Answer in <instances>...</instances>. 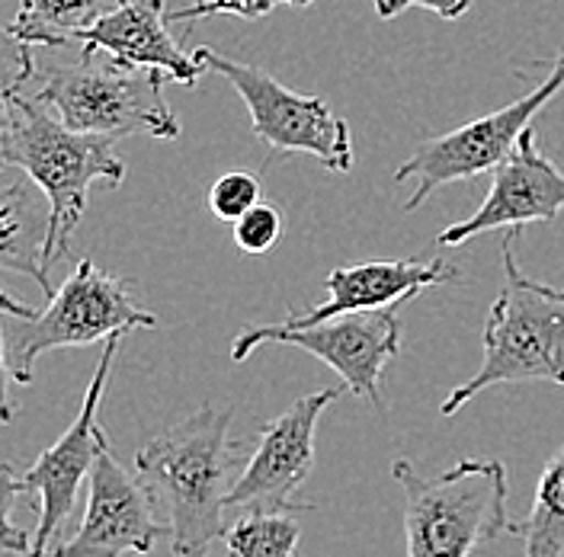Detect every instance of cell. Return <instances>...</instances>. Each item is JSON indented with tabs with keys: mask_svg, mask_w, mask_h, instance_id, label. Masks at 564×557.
<instances>
[{
	"mask_svg": "<svg viewBox=\"0 0 564 557\" xmlns=\"http://www.w3.org/2000/svg\"><path fill=\"white\" fill-rule=\"evenodd\" d=\"M0 154L10 167L23 171L48 203L45 244L39 256V285L45 295H52L48 273L62 256H68L70 234L84 218L90 186L100 179L119 186L126 179V164L116 154L112 139L70 129L58 119L55 109L13 87L3 90Z\"/></svg>",
	"mask_w": 564,
	"mask_h": 557,
	"instance_id": "cell-1",
	"label": "cell"
},
{
	"mask_svg": "<svg viewBox=\"0 0 564 557\" xmlns=\"http://www.w3.org/2000/svg\"><path fill=\"white\" fill-rule=\"evenodd\" d=\"M231 419L235 411L203 404L135 455V471L167 513L176 557L215 555L228 528V496L245 468Z\"/></svg>",
	"mask_w": 564,
	"mask_h": 557,
	"instance_id": "cell-2",
	"label": "cell"
},
{
	"mask_svg": "<svg viewBox=\"0 0 564 557\" xmlns=\"http://www.w3.org/2000/svg\"><path fill=\"white\" fill-rule=\"evenodd\" d=\"M17 74L7 87L30 94L58 112V119L87 135L104 139H180V119L164 97V70L126 65L106 52L80 48L77 62L35 65L33 45H20Z\"/></svg>",
	"mask_w": 564,
	"mask_h": 557,
	"instance_id": "cell-3",
	"label": "cell"
},
{
	"mask_svg": "<svg viewBox=\"0 0 564 557\" xmlns=\"http://www.w3.org/2000/svg\"><path fill=\"white\" fill-rule=\"evenodd\" d=\"M520 234V228H507L500 241L507 282L485 317V359L478 372L440 404L443 417L458 414L471 397L497 384H564V288L520 273L513 253Z\"/></svg>",
	"mask_w": 564,
	"mask_h": 557,
	"instance_id": "cell-4",
	"label": "cell"
},
{
	"mask_svg": "<svg viewBox=\"0 0 564 557\" xmlns=\"http://www.w3.org/2000/svg\"><path fill=\"white\" fill-rule=\"evenodd\" d=\"M391 474L404 490L408 557H471L510 535L503 461L462 458L426 478L408 458H398Z\"/></svg>",
	"mask_w": 564,
	"mask_h": 557,
	"instance_id": "cell-5",
	"label": "cell"
},
{
	"mask_svg": "<svg viewBox=\"0 0 564 557\" xmlns=\"http://www.w3.org/2000/svg\"><path fill=\"white\" fill-rule=\"evenodd\" d=\"M129 278L109 276L80 260L70 276L48 295L45 312L17 317L7 327V375L33 384L35 359L42 352L106 343L116 334L158 327V317L132 298Z\"/></svg>",
	"mask_w": 564,
	"mask_h": 557,
	"instance_id": "cell-6",
	"label": "cell"
},
{
	"mask_svg": "<svg viewBox=\"0 0 564 557\" xmlns=\"http://www.w3.org/2000/svg\"><path fill=\"white\" fill-rule=\"evenodd\" d=\"M398 312L401 305L376 308V312L334 314L324 320H299L289 314L285 320L247 327L245 334H238L231 343V359L245 362L253 349L267 347V343L305 349L321 362H327L344 379V387L350 394L366 397L382 414L386 401L379 394V379L401 349Z\"/></svg>",
	"mask_w": 564,
	"mask_h": 557,
	"instance_id": "cell-7",
	"label": "cell"
},
{
	"mask_svg": "<svg viewBox=\"0 0 564 557\" xmlns=\"http://www.w3.org/2000/svg\"><path fill=\"white\" fill-rule=\"evenodd\" d=\"M206 70L225 77L250 112L253 135L276 154H312L327 171L347 174L352 167L350 122L337 116L321 97L295 94L273 74L245 62L225 58L209 45L193 52Z\"/></svg>",
	"mask_w": 564,
	"mask_h": 557,
	"instance_id": "cell-8",
	"label": "cell"
},
{
	"mask_svg": "<svg viewBox=\"0 0 564 557\" xmlns=\"http://www.w3.org/2000/svg\"><path fill=\"white\" fill-rule=\"evenodd\" d=\"M564 90V52L555 58L552 70L542 84H535L529 94L510 106L488 112L456 132L436 135L417 144V151L394 171V183L414 179V193L408 196L404 211L421 209L423 203L458 179H471L478 174L497 171L503 157L520 144L523 132L532 129V119L552 103Z\"/></svg>",
	"mask_w": 564,
	"mask_h": 557,
	"instance_id": "cell-9",
	"label": "cell"
},
{
	"mask_svg": "<svg viewBox=\"0 0 564 557\" xmlns=\"http://www.w3.org/2000/svg\"><path fill=\"white\" fill-rule=\"evenodd\" d=\"M126 334L109 337L104 347V356L94 369V379L87 384V394L80 401V411L68 429L58 436L55 446H48L45 452L35 458L33 465L17 474L13 468H3V474L13 481V488L20 493H33L39 503V525L33 535V551L30 557H42L48 548H55V538L62 532V525L74 516L77 506V490L90 478L97 458L104 452L106 433L100 429V404H104L106 384L112 375V362Z\"/></svg>",
	"mask_w": 564,
	"mask_h": 557,
	"instance_id": "cell-10",
	"label": "cell"
},
{
	"mask_svg": "<svg viewBox=\"0 0 564 557\" xmlns=\"http://www.w3.org/2000/svg\"><path fill=\"white\" fill-rule=\"evenodd\" d=\"M337 394L340 387L302 394L289 411L260 429L228 496L231 510H315L312 503L295 500V493L315 468L317 419L337 401Z\"/></svg>",
	"mask_w": 564,
	"mask_h": 557,
	"instance_id": "cell-11",
	"label": "cell"
},
{
	"mask_svg": "<svg viewBox=\"0 0 564 557\" xmlns=\"http://www.w3.org/2000/svg\"><path fill=\"white\" fill-rule=\"evenodd\" d=\"M167 528L154 513V493L106 446L87 488V510L74 538L42 557H126L151 555Z\"/></svg>",
	"mask_w": 564,
	"mask_h": 557,
	"instance_id": "cell-12",
	"label": "cell"
},
{
	"mask_svg": "<svg viewBox=\"0 0 564 557\" xmlns=\"http://www.w3.org/2000/svg\"><path fill=\"white\" fill-rule=\"evenodd\" d=\"M564 211V171L542 154L535 132L527 129L520 144L494 171V183L475 215L449 225L436 244L462 247L494 228H527L532 221H555Z\"/></svg>",
	"mask_w": 564,
	"mask_h": 557,
	"instance_id": "cell-13",
	"label": "cell"
},
{
	"mask_svg": "<svg viewBox=\"0 0 564 557\" xmlns=\"http://www.w3.org/2000/svg\"><path fill=\"white\" fill-rule=\"evenodd\" d=\"M80 48L106 52L126 65L164 70L176 84L193 87L206 65L186 55L171 35V10L164 0H116L77 35Z\"/></svg>",
	"mask_w": 564,
	"mask_h": 557,
	"instance_id": "cell-14",
	"label": "cell"
},
{
	"mask_svg": "<svg viewBox=\"0 0 564 557\" xmlns=\"http://www.w3.org/2000/svg\"><path fill=\"white\" fill-rule=\"evenodd\" d=\"M458 266L446 260H372V263H347L324 278L327 302L312 312L295 314L299 320H324L334 314L376 312L417 298L433 285L458 282Z\"/></svg>",
	"mask_w": 564,
	"mask_h": 557,
	"instance_id": "cell-15",
	"label": "cell"
},
{
	"mask_svg": "<svg viewBox=\"0 0 564 557\" xmlns=\"http://www.w3.org/2000/svg\"><path fill=\"white\" fill-rule=\"evenodd\" d=\"M100 13V0H20V10L7 33L17 45L65 48L77 45L80 30H87Z\"/></svg>",
	"mask_w": 564,
	"mask_h": 557,
	"instance_id": "cell-16",
	"label": "cell"
},
{
	"mask_svg": "<svg viewBox=\"0 0 564 557\" xmlns=\"http://www.w3.org/2000/svg\"><path fill=\"white\" fill-rule=\"evenodd\" d=\"M523 538V557H564V443L539 474L527 520L510 525Z\"/></svg>",
	"mask_w": 564,
	"mask_h": 557,
	"instance_id": "cell-17",
	"label": "cell"
},
{
	"mask_svg": "<svg viewBox=\"0 0 564 557\" xmlns=\"http://www.w3.org/2000/svg\"><path fill=\"white\" fill-rule=\"evenodd\" d=\"M295 513H305V510H245L235 523H228L221 535L225 555L295 557L299 542H302V523Z\"/></svg>",
	"mask_w": 564,
	"mask_h": 557,
	"instance_id": "cell-18",
	"label": "cell"
},
{
	"mask_svg": "<svg viewBox=\"0 0 564 557\" xmlns=\"http://www.w3.org/2000/svg\"><path fill=\"white\" fill-rule=\"evenodd\" d=\"M206 203L218 221L235 225L241 215L260 203V176L247 174V171H228L212 183Z\"/></svg>",
	"mask_w": 564,
	"mask_h": 557,
	"instance_id": "cell-19",
	"label": "cell"
},
{
	"mask_svg": "<svg viewBox=\"0 0 564 557\" xmlns=\"http://www.w3.org/2000/svg\"><path fill=\"white\" fill-rule=\"evenodd\" d=\"M282 231H285V218H282L280 206L260 199L253 209L235 221V244L245 253H267L280 244Z\"/></svg>",
	"mask_w": 564,
	"mask_h": 557,
	"instance_id": "cell-20",
	"label": "cell"
},
{
	"mask_svg": "<svg viewBox=\"0 0 564 557\" xmlns=\"http://www.w3.org/2000/svg\"><path fill=\"white\" fill-rule=\"evenodd\" d=\"M289 3L295 7V0H196L189 7L171 10V23H189V20H203V17H245V20H257L273 13L276 7Z\"/></svg>",
	"mask_w": 564,
	"mask_h": 557,
	"instance_id": "cell-21",
	"label": "cell"
},
{
	"mask_svg": "<svg viewBox=\"0 0 564 557\" xmlns=\"http://www.w3.org/2000/svg\"><path fill=\"white\" fill-rule=\"evenodd\" d=\"M376 13L382 20H394L398 13L411 10V7H421V10H430L443 20H458L471 10V0H372Z\"/></svg>",
	"mask_w": 564,
	"mask_h": 557,
	"instance_id": "cell-22",
	"label": "cell"
},
{
	"mask_svg": "<svg viewBox=\"0 0 564 557\" xmlns=\"http://www.w3.org/2000/svg\"><path fill=\"white\" fill-rule=\"evenodd\" d=\"M308 3H315V0H295V7H308Z\"/></svg>",
	"mask_w": 564,
	"mask_h": 557,
	"instance_id": "cell-23",
	"label": "cell"
}]
</instances>
